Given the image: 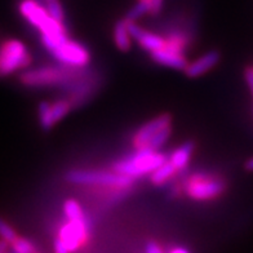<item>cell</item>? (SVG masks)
Instances as JSON below:
<instances>
[{"label": "cell", "instance_id": "1", "mask_svg": "<svg viewBox=\"0 0 253 253\" xmlns=\"http://www.w3.org/2000/svg\"><path fill=\"white\" fill-rule=\"evenodd\" d=\"M166 162H168V158L159 151L137 149L134 154L114 164L113 169L130 178H137L145 174H151L158 167Z\"/></svg>", "mask_w": 253, "mask_h": 253}, {"label": "cell", "instance_id": "29", "mask_svg": "<svg viewBox=\"0 0 253 253\" xmlns=\"http://www.w3.org/2000/svg\"><path fill=\"white\" fill-rule=\"evenodd\" d=\"M244 168H246L247 170H250V172H253V158L247 160L246 164H244Z\"/></svg>", "mask_w": 253, "mask_h": 253}, {"label": "cell", "instance_id": "27", "mask_svg": "<svg viewBox=\"0 0 253 253\" xmlns=\"http://www.w3.org/2000/svg\"><path fill=\"white\" fill-rule=\"evenodd\" d=\"M150 1V7H151V13L158 14L162 10V7H163V0H149Z\"/></svg>", "mask_w": 253, "mask_h": 253}, {"label": "cell", "instance_id": "32", "mask_svg": "<svg viewBox=\"0 0 253 253\" xmlns=\"http://www.w3.org/2000/svg\"><path fill=\"white\" fill-rule=\"evenodd\" d=\"M45 1H49V0H45Z\"/></svg>", "mask_w": 253, "mask_h": 253}, {"label": "cell", "instance_id": "24", "mask_svg": "<svg viewBox=\"0 0 253 253\" xmlns=\"http://www.w3.org/2000/svg\"><path fill=\"white\" fill-rule=\"evenodd\" d=\"M53 248H54V253H70V251L67 250V247L65 246V243H63L60 238H56V239H54Z\"/></svg>", "mask_w": 253, "mask_h": 253}, {"label": "cell", "instance_id": "7", "mask_svg": "<svg viewBox=\"0 0 253 253\" xmlns=\"http://www.w3.org/2000/svg\"><path fill=\"white\" fill-rule=\"evenodd\" d=\"M89 231V225L85 217L79 220H67V222L60 229L58 237L62 240L70 253L77 252L85 243Z\"/></svg>", "mask_w": 253, "mask_h": 253}, {"label": "cell", "instance_id": "23", "mask_svg": "<svg viewBox=\"0 0 253 253\" xmlns=\"http://www.w3.org/2000/svg\"><path fill=\"white\" fill-rule=\"evenodd\" d=\"M47 10L48 13L50 14V17H53L54 20L63 22L65 13H63V8L58 0H49V1H47Z\"/></svg>", "mask_w": 253, "mask_h": 253}, {"label": "cell", "instance_id": "13", "mask_svg": "<svg viewBox=\"0 0 253 253\" xmlns=\"http://www.w3.org/2000/svg\"><path fill=\"white\" fill-rule=\"evenodd\" d=\"M114 42L117 44L118 49L122 52H128L132 45V37H130L126 20L118 21L114 26Z\"/></svg>", "mask_w": 253, "mask_h": 253}, {"label": "cell", "instance_id": "9", "mask_svg": "<svg viewBox=\"0 0 253 253\" xmlns=\"http://www.w3.org/2000/svg\"><path fill=\"white\" fill-rule=\"evenodd\" d=\"M18 10H20L21 16L38 30L45 26L48 21L52 18L50 14L48 13L47 8L40 5L35 0H22L18 5Z\"/></svg>", "mask_w": 253, "mask_h": 253}, {"label": "cell", "instance_id": "25", "mask_svg": "<svg viewBox=\"0 0 253 253\" xmlns=\"http://www.w3.org/2000/svg\"><path fill=\"white\" fill-rule=\"evenodd\" d=\"M145 253H164V252L159 244L155 243V242H149V243L146 244V248H145Z\"/></svg>", "mask_w": 253, "mask_h": 253}, {"label": "cell", "instance_id": "11", "mask_svg": "<svg viewBox=\"0 0 253 253\" xmlns=\"http://www.w3.org/2000/svg\"><path fill=\"white\" fill-rule=\"evenodd\" d=\"M170 123H172V118L167 114H163V115H159L150 122H147L146 124H143L133 137L134 147L142 149L154 134H157L159 130H162L166 126H169Z\"/></svg>", "mask_w": 253, "mask_h": 253}, {"label": "cell", "instance_id": "20", "mask_svg": "<svg viewBox=\"0 0 253 253\" xmlns=\"http://www.w3.org/2000/svg\"><path fill=\"white\" fill-rule=\"evenodd\" d=\"M63 212L67 220H79L83 218V208L75 199H67L63 204Z\"/></svg>", "mask_w": 253, "mask_h": 253}, {"label": "cell", "instance_id": "8", "mask_svg": "<svg viewBox=\"0 0 253 253\" xmlns=\"http://www.w3.org/2000/svg\"><path fill=\"white\" fill-rule=\"evenodd\" d=\"M52 54L63 65L70 67H79V69L87 66L90 60L87 48L70 39L65 42L60 48H57Z\"/></svg>", "mask_w": 253, "mask_h": 253}, {"label": "cell", "instance_id": "16", "mask_svg": "<svg viewBox=\"0 0 253 253\" xmlns=\"http://www.w3.org/2000/svg\"><path fill=\"white\" fill-rule=\"evenodd\" d=\"M170 134H172V126H166V128H163L162 130H159L157 134H154L150 140L147 141V143L142 147V149H146V150L151 151H158L166 145L167 141L169 140Z\"/></svg>", "mask_w": 253, "mask_h": 253}, {"label": "cell", "instance_id": "17", "mask_svg": "<svg viewBox=\"0 0 253 253\" xmlns=\"http://www.w3.org/2000/svg\"><path fill=\"white\" fill-rule=\"evenodd\" d=\"M71 110V101L70 100H58L50 105V118L53 126L58 123L61 119L66 117Z\"/></svg>", "mask_w": 253, "mask_h": 253}, {"label": "cell", "instance_id": "4", "mask_svg": "<svg viewBox=\"0 0 253 253\" xmlns=\"http://www.w3.org/2000/svg\"><path fill=\"white\" fill-rule=\"evenodd\" d=\"M77 77V70H66L61 67H38L22 71L20 80L26 87H54L66 85Z\"/></svg>", "mask_w": 253, "mask_h": 253}, {"label": "cell", "instance_id": "28", "mask_svg": "<svg viewBox=\"0 0 253 253\" xmlns=\"http://www.w3.org/2000/svg\"><path fill=\"white\" fill-rule=\"evenodd\" d=\"M10 244L8 243L7 240L0 239V253H8V250H9Z\"/></svg>", "mask_w": 253, "mask_h": 253}, {"label": "cell", "instance_id": "5", "mask_svg": "<svg viewBox=\"0 0 253 253\" xmlns=\"http://www.w3.org/2000/svg\"><path fill=\"white\" fill-rule=\"evenodd\" d=\"M225 190V183L221 180L208 176H194L186 183V193L190 198L197 200L214 199Z\"/></svg>", "mask_w": 253, "mask_h": 253}, {"label": "cell", "instance_id": "3", "mask_svg": "<svg viewBox=\"0 0 253 253\" xmlns=\"http://www.w3.org/2000/svg\"><path fill=\"white\" fill-rule=\"evenodd\" d=\"M30 63V52L21 40L7 39L0 44V78L25 71Z\"/></svg>", "mask_w": 253, "mask_h": 253}, {"label": "cell", "instance_id": "14", "mask_svg": "<svg viewBox=\"0 0 253 253\" xmlns=\"http://www.w3.org/2000/svg\"><path fill=\"white\" fill-rule=\"evenodd\" d=\"M194 151V143L193 142H186L178 146L173 153L170 154V157L168 158L170 163L176 167L177 170L183 169L185 167L189 164L190 159H191V155H193Z\"/></svg>", "mask_w": 253, "mask_h": 253}, {"label": "cell", "instance_id": "18", "mask_svg": "<svg viewBox=\"0 0 253 253\" xmlns=\"http://www.w3.org/2000/svg\"><path fill=\"white\" fill-rule=\"evenodd\" d=\"M50 105L52 103L48 101H42L38 106V117H39V124L44 130H49L53 123L50 118Z\"/></svg>", "mask_w": 253, "mask_h": 253}, {"label": "cell", "instance_id": "12", "mask_svg": "<svg viewBox=\"0 0 253 253\" xmlns=\"http://www.w3.org/2000/svg\"><path fill=\"white\" fill-rule=\"evenodd\" d=\"M220 58L221 56L217 50H210V52L204 53L203 56H200L194 62L189 63L183 71L189 78H199L212 70L217 63L220 62Z\"/></svg>", "mask_w": 253, "mask_h": 253}, {"label": "cell", "instance_id": "22", "mask_svg": "<svg viewBox=\"0 0 253 253\" xmlns=\"http://www.w3.org/2000/svg\"><path fill=\"white\" fill-rule=\"evenodd\" d=\"M17 237H18V235H17L16 230L10 226L7 221L3 220V218L0 217V239L7 240L8 243L10 244Z\"/></svg>", "mask_w": 253, "mask_h": 253}, {"label": "cell", "instance_id": "6", "mask_svg": "<svg viewBox=\"0 0 253 253\" xmlns=\"http://www.w3.org/2000/svg\"><path fill=\"white\" fill-rule=\"evenodd\" d=\"M151 57L155 62L176 70H185L189 65L186 57L183 56L182 42L178 38H170L169 40H167L166 45L153 52Z\"/></svg>", "mask_w": 253, "mask_h": 253}, {"label": "cell", "instance_id": "10", "mask_svg": "<svg viewBox=\"0 0 253 253\" xmlns=\"http://www.w3.org/2000/svg\"><path fill=\"white\" fill-rule=\"evenodd\" d=\"M126 25H128L130 37L133 38L143 49L149 50L151 53L163 48L167 44V40L164 38H162L158 34L143 30L142 27L138 26L134 21H126Z\"/></svg>", "mask_w": 253, "mask_h": 253}, {"label": "cell", "instance_id": "31", "mask_svg": "<svg viewBox=\"0 0 253 253\" xmlns=\"http://www.w3.org/2000/svg\"><path fill=\"white\" fill-rule=\"evenodd\" d=\"M146 1H149V0H146ZM149 3H150V1H149Z\"/></svg>", "mask_w": 253, "mask_h": 253}, {"label": "cell", "instance_id": "19", "mask_svg": "<svg viewBox=\"0 0 253 253\" xmlns=\"http://www.w3.org/2000/svg\"><path fill=\"white\" fill-rule=\"evenodd\" d=\"M146 13H151L150 3L146 1V0H138V1L136 3V5L128 10V13H126V20L134 21V22H136L138 18H141L143 14H146Z\"/></svg>", "mask_w": 253, "mask_h": 253}, {"label": "cell", "instance_id": "15", "mask_svg": "<svg viewBox=\"0 0 253 253\" xmlns=\"http://www.w3.org/2000/svg\"><path fill=\"white\" fill-rule=\"evenodd\" d=\"M176 172V167L168 160V162H166V163L162 164L160 167H158L157 169L154 170L153 173L150 174L151 181H153V183H155V185H163V183H166L167 181L169 180L170 177L173 176Z\"/></svg>", "mask_w": 253, "mask_h": 253}, {"label": "cell", "instance_id": "26", "mask_svg": "<svg viewBox=\"0 0 253 253\" xmlns=\"http://www.w3.org/2000/svg\"><path fill=\"white\" fill-rule=\"evenodd\" d=\"M244 77H246V82L248 84V87L251 89V93L253 96V67H248L244 73Z\"/></svg>", "mask_w": 253, "mask_h": 253}, {"label": "cell", "instance_id": "21", "mask_svg": "<svg viewBox=\"0 0 253 253\" xmlns=\"http://www.w3.org/2000/svg\"><path fill=\"white\" fill-rule=\"evenodd\" d=\"M10 247H12V252L13 253H37V248L30 240L21 237H17L10 243Z\"/></svg>", "mask_w": 253, "mask_h": 253}, {"label": "cell", "instance_id": "30", "mask_svg": "<svg viewBox=\"0 0 253 253\" xmlns=\"http://www.w3.org/2000/svg\"><path fill=\"white\" fill-rule=\"evenodd\" d=\"M169 253H190L186 248H182V247H176L173 250H170Z\"/></svg>", "mask_w": 253, "mask_h": 253}, {"label": "cell", "instance_id": "2", "mask_svg": "<svg viewBox=\"0 0 253 253\" xmlns=\"http://www.w3.org/2000/svg\"><path fill=\"white\" fill-rule=\"evenodd\" d=\"M66 180L77 185H88V186L114 187V189H126L133 182V178L126 174L118 173L115 170H70L67 172Z\"/></svg>", "mask_w": 253, "mask_h": 253}]
</instances>
